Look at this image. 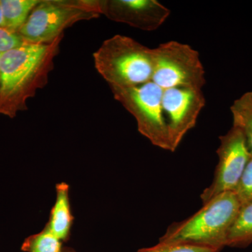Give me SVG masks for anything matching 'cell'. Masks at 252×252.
<instances>
[{
	"instance_id": "obj_1",
	"label": "cell",
	"mask_w": 252,
	"mask_h": 252,
	"mask_svg": "<svg viewBox=\"0 0 252 252\" xmlns=\"http://www.w3.org/2000/svg\"><path fill=\"white\" fill-rule=\"evenodd\" d=\"M63 36L49 44H26L0 57V115L14 118L45 87Z\"/></svg>"
},
{
	"instance_id": "obj_2",
	"label": "cell",
	"mask_w": 252,
	"mask_h": 252,
	"mask_svg": "<svg viewBox=\"0 0 252 252\" xmlns=\"http://www.w3.org/2000/svg\"><path fill=\"white\" fill-rule=\"evenodd\" d=\"M242 205L236 194L227 191L209 200L196 213L173 223L159 243L193 244L222 250Z\"/></svg>"
},
{
	"instance_id": "obj_3",
	"label": "cell",
	"mask_w": 252,
	"mask_h": 252,
	"mask_svg": "<svg viewBox=\"0 0 252 252\" xmlns=\"http://www.w3.org/2000/svg\"><path fill=\"white\" fill-rule=\"evenodd\" d=\"M94 64L109 86L132 87L152 81L154 49L129 36H113L94 54Z\"/></svg>"
},
{
	"instance_id": "obj_4",
	"label": "cell",
	"mask_w": 252,
	"mask_h": 252,
	"mask_svg": "<svg viewBox=\"0 0 252 252\" xmlns=\"http://www.w3.org/2000/svg\"><path fill=\"white\" fill-rule=\"evenodd\" d=\"M100 15L99 0H41L17 33L28 44H49L75 23Z\"/></svg>"
},
{
	"instance_id": "obj_5",
	"label": "cell",
	"mask_w": 252,
	"mask_h": 252,
	"mask_svg": "<svg viewBox=\"0 0 252 252\" xmlns=\"http://www.w3.org/2000/svg\"><path fill=\"white\" fill-rule=\"evenodd\" d=\"M109 87L114 98L135 117L139 132L156 147L170 151L162 110L163 89L152 81L132 87Z\"/></svg>"
},
{
	"instance_id": "obj_6",
	"label": "cell",
	"mask_w": 252,
	"mask_h": 252,
	"mask_svg": "<svg viewBox=\"0 0 252 252\" xmlns=\"http://www.w3.org/2000/svg\"><path fill=\"white\" fill-rule=\"evenodd\" d=\"M152 81L162 89H203L206 84L205 69L196 50L188 44L167 41L154 49Z\"/></svg>"
},
{
	"instance_id": "obj_7",
	"label": "cell",
	"mask_w": 252,
	"mask_h": 252,
	"mask_svg": "<svg viewBox=\"0 0 252 252\" xmlns=\"http://www.w3.org/2000/svg\"><path fill=\"white\" fill-rule=\"evenodd\" d=\"M220 140L214 180L200 195L203 204L220 193L234 191L251 158L245 136L238 127L233 126Z\"/></svg>"
},
{
	"instance_id": "obj_8",
	"label": "cell",
	"mask_w": 252,
	"mask_h": 252,
	"mask_svg": "<svg viewBox=\"0 0 252 252\" xmlns=\"http://www.w3.org/2000/svg\"><path fill=\"white\" fill-rule=\"evenodd\" d=\"M162 110L168 132L170 151L174 152L186 134L195 127L205 105L201 89L172 88L163 90Z\"/></svg>"
},
{
	"instance_id": "obj_9",
	"label": "cell",
	"mask_w": 252,
	"mask_h": 252,
	"mask_svg": "<svg viewBox=\"0 0 252 252\" xmlns=\"http://www.w3.org/2000/svg\"><path fill=\"white\" fill-rule=\"evenodd\" d=\"M101 13L115 22L144 31L158 29L170 11L157 0H99Z\"/></svg>"
},
{
	"instance_id": "obj_10",
	"label": "cell",
	"mask_w": 252,
	"mask_h": 252,
	"mask_svg": "<svg viewBox=\"0 0 252 252\" xmlns=\"http://www.w3.org/2000/svg\"><path fill=\"white\" fill-rule=\"evenodd\" d=\"M56 198L46 225L61 241H66L70 234L73 216L69 201V187L65 182L56 186Z\"/></svg>"
},
{
	"instance_id": "obj_11",
	"label": "cell",
	"mask_w": 252,
	"mask_h": 252,
	"mask_svg": "<svg viewBox=\"0 0 252 252\" xmlns=\"http://www.w3.org/2000/svg\"><path fill=\"white\" fill-rule=\"evenodd\" d=\"M6 29L17 33L41 0H0Z\"/></svg>"
},
{
	"instance_id": "obj_12",
	"label": "cell",
	"mask_w": 252,
	"mask_h": 252,
	"mask_svg": "<svg viewBox=\"0 0 252 252\" xmlns=\"http://www.w3.org/2000/svg\"><path fill=\"white\" fill-rule=\"evenodd\" d=\"M252 243V203L243 205L228 233L226 246L245 248Z\"/></svg>"
},
{
	"instance_id": "obj_13",
	"label": "cell",
	"mask_w": 252,
	"mask_h": 252,
	"mask_svg": "<svg viewBox=\"0 0 252 252\" xmlns=\"http://www.w3.org/2000/svg\"><path fill=\"white\" fill-rule=\"evenodd\" d=\"M233 126L243 132L247 147L252 157V91L245 93L235 99L230 107Z\"/></svg>"
},
{
	"instance_id": "obj_14",
	"label": "cell",
	"mask_w": 252,
	"mask_h": 252,
	"mask_svg": "<svg viewBox=\"0 0 252 252\" xmlns=\"http://www.w3.org/2000/svg\"><path fill=\"white\" fill-rule=\"evenodd\" d=\"M21 250L25 252H63L62 241L55 236L49 227L28 237L23 242Z\"/></svg>"
},
{
	"instance_id": "obj_15",
	"label": "cell",
	"mask_w": 252,
	"mask_h": 252,
	"mask_svg": "<svg viewBox=\"0 0 252 252\" xmlns=\"http://www.w3.org/2000/svg\"><path fill=\"white\" fill-rule=\"evenodd\" d=\"M233 192L236 194L242 206L252 203V157Z\"/></svg>"
},
{
	"instance_id": "obj_16",
	"label": "cell",
	"mask_w": 252,
	"mask_h": 252,
	"mask_svg": "<svg viewBox=\"0 0 252 252\" xmlns=\"http://www.w3.org/2000/svg\"><path fill=\"white\" fill-rule=\"evenodd\" d=\"M26 44L18 33L0 28V53L6 52Z\"/></svg>"
},
{
	"instance_id": "obj_17",
	"label": "cell",
	"mask_w": 252,
	"mask_h": 252,
	"mask_svg": "<svg viewBox=\"0 0 252 252\" xmlns=\"http://www.w3.org/2000/svg\"><path fill=\"white\" fill-rule=\"evenodd\" d=\"M162 245L160 252H220L217 249L201 246V245H193V244H172V245Z\"/></svg>"
},
{
	"instance_id": "obj_18",
	"label": "cell",
	"mask_w": 252,
	"mask_h": 252,
	"mask_svg": "<svg viewBox=\"0 0 252 252\" xmlns=\"http://www.w3.org/2000/svg\"><path fill=\"white\" fill-rule=\"evenodd\" d=\"M162 250V245L160 244H158L155 246L152 247V248H144L142 250H139L137 252H160ZM63 252H77L74 251V250L70 248H64Z\"/></svg>"
},
{
	"instance_id": "obj_19",
	"label": "cell",
	"mask_w": 252,
	"mask_h": 252,
	"mask_svg": "<svg viewBox=\"0 0 252 252\" xmlns=\"http://www.w3.org/2000/svg\"><path fill=\"white\" fill-rule=\"evenodd\" d=\"M0 28H4V29H6V24H5L4 13H3L2 6H1V1H0Z\"/></svg>"
},
{
	"instance_id": "obj_20",
	"label": "cell",
	"mask_w": 252,
	"mask_h": 252,
	"mask_svg": "<svg viewBox=\"0 0 252 252\" xmlns=\"http://www.w3.org/2000/svg\"><path fill=\"white\" fill-rule=\"evenodd\" d=\"M0 57H1V53H0Z\"/></svg>"
}]
</instances>
